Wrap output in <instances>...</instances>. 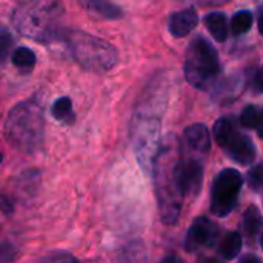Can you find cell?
Instances as JSON below:
<instances>
[{
    "label": "cell",
    "mask_w": 263,
    "mask_h": 263,
    "mask_svg": "<svg viewBox=\"0 0 263 263\" xmlns=\"http://www.w3.org/2000/svg\"><path fill=\"white\" fill-rule=\"evenodd\" d=\"M136 131V151L139 160L143 163V166H146L156 159L153 154H156L157 151L160 123L159 120H140Z\"/></svg>",
    "instance_id": "cell-9"
},
{
    "label": "cell",
    "mask_w": 263,
    "mask_h": 263,
    "mask_svg": "<svg viewBox=\"0 0 263 263\" xmlns=\"http://www.w3.org/2000/svg\"><path fill=\"white\" fill-rule=\"evenodd\" d=\"M219 227L208 217H197L188 230L185 248L196 253L200 248H213L219 239Z\"/></svg>",
    "instance_id": "cell-8"
},
{
    "label": "cell",
    "mask_w": 263,
    "mask_h": 263,
    "mask_svg": "<svg viewBox=\"0 0 263 263\" xmlns=\"http://www.w3.org/2000/svg\"><path fill=\"white\" fill-rule=\"evenodd\" d=\"M5 134L11 145L22 153H35L43 140V111L35 102L14 106L5 120Z\"/></svg>",
    "instance_id": "cell-3"
},
{
    "label": "cell",
    "mask_w": 263,
    "mask_h": 263,
    "mask_svg": "<svg viewBox=\"0 0 263 263\" xmlns=\"http://www.w3.org/2000/svg\"><path fill=\"white\" fill-rule=\"evenodd\" d=\"M220 148H223L225 154L239 165H251L257 157V149L253 140L236 128L230 133Z\"/></svg>",
    "instance_id": "cell-10"
},
{
    "label": "cell",
    "mask_w": 263,
    "mask_h": 263,
    "mask_svg": "<svg viewBox=\"0 0 263 263\" xmlns=\"http://www.w3.org/2000/svg\"><path fill=\"white\" fill-rule=\"evenodd\" d=\"M243 185L242 174L234 168H227L219 173L211 188V213L217 217H227L237 205Z\"/></svg>",
    "instance_id": "cell-6"
},
{
    "label": "cell",
    "mask_w": 263,
    "mask_h": 263,
    "mask_svg": "<svg viewBox=\"0 0 263 263\" xmlns=\"http://www.w3.org/2000/svg\"><path fill=\"white\" fill-rule=\"evenodd\" d=\"M12 46H14V39H12L11 32L6 29V26H3L0 23V63H3L6 60Z\"/></svg>",
    "instance_id": "cell-22"
},
{
    "label": "cell",
    "mask_w": 263,
    "mask_h": 263,
    "mask_svg": "<svg viewBox=\"0 0 263 263\" xmlns=\"http://www.w3.org/2000/svg\"><path fill=\"white\" fill-rule=\"evenodd\" d=\"M242 262H254V263H260V259L254 257V256H247L242 259Z\"/></svg>",
    "instance_id": "cell-27"
},
{
    "label": "cell",
    "mask_w": 263,
    "mask_h": 263,
    "mask_svg": "<svg viewBox=\"0 0 263 263\" xmlns=\"http://www.w3.org/2000/svg\"><path fill=\"white\" fill-rule=\"evenodd\" d=\"M183 72L191 86L208 89L220 72L217 49L206 39L196 37L186 49Z\"/></svg>",
    "instance_id": "cell-5"
},
{
    "label": "cell",
    "mask_w": 263,
    "mask_h": 263,
    "mask_svg": "<svg viewBox=\"0 0 263 263\" xmlns=\"http://www.w3.org/2000/svg\"><path fill=\"white\" fill-rule=\"evenodd\" d=\"M199 23V15L194 8H185L182 11H177L171 14L168 22V29L173 37L182 39L186 37Z\"/></svg>",
    "instance_id": "cell-11"
},
{
    "label": "cell",
    "mask_w": 263,
    "mask_h": 263,
    "mask_svg": "<svg viewBox=\"0 0 263 263\" xmlns=\"http://www.w3.org/2000/svg\"><path fill=\"white\" fill-rule=\"evenodd\" d=\"M251 88L259 94L262 91V71L260 69H256V74L253 76L251 79Z\"/></svg>",
    "instance_id": "cell-25"
},
{
    "label": "cell",
    "mask_w": 263,
    "mask_h": 263,
    "mask_svg": "<svg viewBox=\"0 0 263 263\" xmlns=\"http://www.w3.org/2000/svg\"><path fill=\"white\" fill-rule=\"evenodd\" d=\"M59 259H60L59 256H54V254H52V256L46 257L45 260H59ZM62 259H63V260H74V257H71V256H68V254H63V256H62Z\"/></svg>",
    "instance_id": "cell-26"
},
{
    "label": "cell",
    "mask_w": 263,
    "mask_h": 263,
    "mask_svg": "<svg viewBox=\"0 0 263 263\" xmlns=\"http://www.w3.org/2000/svg\"><path fill=\"white\" fill-rule=\"evenodd\" d=\"M203 23L206 26V29L210 31L211 37L219 42L223 43L228 37V22H227V15L223 12H210L205 15Z\"/></svg>",
    "instance_id": "cell-13"
},
{
    "label": "cell",
    "mask_w": 263,
    "mask_h": 263,
    "mask_svg": "<svg viewBox=\"0 0 263 263\" xmlns=\"http://www.w3.org/2000/svg\"><path fill=\"white\" fill-rule=\"evenodd\" d=\"M217 250H219L217 253L222 256V259L234 260L240 254V250H242V237H240V234L236 233V231L227 233L225 237L220 240Z\"/></svg>",
    "instance_id": "cell-14"
},
{
    "label": "cell",
    "mask_w": 263,
    "mask_h": 263,
    "mask_svg": "<svg viewBox=\"0 0 263 263\" xmlns=\"http://www.w3.org/2000/svg\"><path fill=\"white\" fill-rule=\"evenodd\" d=\"M65 39L71 55L83 69L105 74L116 66L117 51L109 42L83 31H69Z\"/></svg>",
    "instance_id": "cell-4"
},
{
    "label": "cell",
    "mask_w": 263,
    "mask_h": 263,
    "mask_svg": "<svg viewBox=\"0 0 263 263\" xmlns=\"http://www.w3.org/2000/svg\"><path fill=\"white\" fill-rule=\"evenodd\" d=\"M11 60L15 68H18L22 71H31L35 65V54L29 48L20 46V48L14 49Z\"/></svg>",
    "instance_id": "cell-17"
},
{
    "label": "cell",
    "mask_w": 263,
    "mask_h": 263,
    "mask_svg": "<svg viewBox=\"0 0 263 263\" xmlns=\"http://www.w3.org/2000/svg\"><path fill=\"white\" fill-rule=\"evenodd\" d=\"M52 116L57 120L62 122H68L71 123L74 120V114H72V103L68 97H60L54 102L52 105Z\"/></svg>",
    "instance_id": "cell-20"
},
{
    "label": "cell",
    "mask_w": 263,
    "mask_h": 263,
    "mask_svg": "<svg viewBox=\"0 0 263 263\" xmlns=\"http://www.w3.org/2000/svg\"><path fill=\"white\" fill-rule=\"evenodd\" d=\"M236 128L234 122L230 119V117H222L219 119L216 123H214V128H213V134H214V140L217 142V145L220 146L225 139L230 136V133Z\"/></svg>",
    "instance_id": "cell-21"
},
{
    "label": "cell",
    "mask_w": 263,
    "mask_h": 263,
    "mask_svg": "<svg viewBox=\"0 0 263 263\" xmlns=\"http://www.w3.org/2000/svg\"><path fill=\"white\" fill-rule=\"evenodd\" d=\"M0 211H3L5 214H12V211H14V205H12L11 199L2 193H0Z\"/></svg>",
    "instance_id": "cell-24"
},
{
    "label": "cell",
    "mask_w": 263,
    "mask_h": 263,
    "mask_svg": "<svg viewBox=\"0 0 263 263\" xmlns=\"http://www.w3.org/2000/svg\"><path fill=\"white\" fill-rule=\"evenodd\" d=\"M176 173L179 179L180 190L185 196V199L197 197L202 185H203V165L196 157H183L177 156L176 160Z\"/></svg>",
    "instance_id": "cell-7"
},
{
    "label": "cell",
    "mask_w": 263,
    "mask_h": 263,
    "mask_svg": "<svg viewBox=\"0 0 263 263\" xmlns=\"http://www.w3.org/2000/svg\"><path fill=\"white\" fill-rule=\"evenodd\" d=\"M243 228H245V234L248 236V239L253 242L259 237L260 234V228H262V216L257 206L251 205L245 214H243Z\"/></svg>",
    "instance_id": "cell-15"
},
{
    "label": "cell",
    "mask_w": 263,
    "mask_h": 263,
    "mask_svg": "<svg viewBox=\"0 0 263 263\" xmlns=\"http://www.w3.org/2000/svg\"><path fill=\"white\" fill-rule=\"evenodd\" d=\"M183 137H185L186 145L191 149H194L197 153H203V154L210 153V149H211V136H210L208 128L203 123L190 125L185 129Z\"/></svg>",
    "instance_id": "cell-12"
},
{
    "label": "cell",
    "mask_w": 263,
    "mask_h": 263,
    "mask_svg": "<svg viewBox=\"0 0 263 263\" xmlns=\"http://www.w3.org/2000/svg\"><path fill=\"white\" fill-rule=\"evenodd\" d=\"M253 22H254V18H253L251 11L243 9V11L236 12L233 15V18H231V31H233V34L234 35H242V34L248 32L251 29V26H253Z\"/></svg>",
    "instance_id": "cell-18"
},
{
    "label": "cell",
    "mask_w": 263,
    "mask_h": 263,
    "mask_svg": "<svg viewBox=\"0 0 263 263\" xmlns=\"http://www.w3.org/2000/svg\"><path fill=\"white\" fill-rule=\"evenodd\" d=\"M2 160H3V156H2V154H0V162H2Z\"/></svg>",
    "instance_id": "cell-28"
},
{
    "label": "cell",
    "mask_w": 263,
    "mask_h": 263,
    "mask_svg": "<svg viewBox=\"0 0 263 263\" xmlns=\"http://www.w3.org/2000/svg\"><path fill=\"white\" fill-rule=\"evenodd\" d=\"M240 125L247 129H257L259 136H262V111L256 105H248L243 108L240 114Z\"/></svg>",
    "instance_id": "cell-16"
},
{
    "label": "cell",
    "mask_w": 263,
    "mask_h": 263,
    "mask_svg": "<svg viewBox=\"0 0 263 263\" xmlns=\"http://www.w3.org/2000/svg\"><path fill=\"white\" fill-rule=\"evenodd\" d=\"M85 6H88L92 12H97L106 18H119L122 15V11L116 6H112L106 0H82Z\"/></svg>",
    "instance_id": "cell-19"
},
{
    "label": "cell",
    "mask_w": 263,
    "mask_h": 263,
    "mask_svg": "<svg viewBox=\"0 0 263 263\" xmlns=\"http://www.w3.org/2000/svg\"><path fill=\"white\" fill-rule=\"evenodd\" d=\"M65 8L59 0H28L15 8L12 25L18 34L37 43H49L63 35Z\"/></svg>",
    "instance_id": "cell-1"
},
{
    "label": "cell",
    "mask_w": 263,
    "mask_h": 263,
    "mask_svg": "<svg viewBox=\"0 0 263 263\" xmlns=\"http://www.w3.org/2000/svg\"><path fill=\"white\" fill-rule=\"evenodd\" d=\"M177 156L179 154H174V149L166 145L165 149H162L153 162L160 216L162 222L166 225H174L179 220L185 200L176 173Z\"/></svg>",
    "instance_id": "cell-2"
},
{
    "label": "cell",
    "mask_w": 263,
    "mask_h": 263,
    "mask_svg": "<svg viewBox=\"0 0 263 263\" xmlns=\"http://www.w3.org/2000/svg\"><path fill=\"white\" fill-rule=\"evenodd\" d=\"M263 183V166L262 165H256L250 170L248 173V185L253 191L259 193L262 188Z\"/></svg>",
    "instance_id": "cell-23"
}]
</instances>
